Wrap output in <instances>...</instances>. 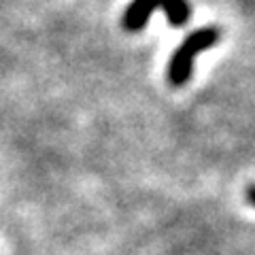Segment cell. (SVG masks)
Segmentation results:
<instances>
[{"label":"cell","instance_id":"6da1fadb","mask_svg":"<svg viewBox=\"0 0 255 255\" xmlns=\"http://www.w3.org/2000/svg\"><path fill=\"white\" fill-rule=\"evenodd\" d=\"M219 41V30L217 28H200L194 30L191 34H187V38L183 41L177 51L172 53V58L168 62V81L174 87L185 85L191 73H194V60L200 51H206Z\"/></svg>","mask_w":255,"mask_h":255},{"label":"cell","instance_id":"7a4b0ae2","mask_svg":"<svg viewBox=\"0 0 255 255\" xmlns=\"http://www.w3.org/2000/svg\"><path fill=\"white\" fill-rule=\"evenodd\" d=\"M164 9L166 19L170 21V26L181 28L185 26L191 17V6L187 0H132L128 4V9L124 13V28L128 32H138L147 26V21L151 17V13Z\"/></svg>","mask_w":255,"mask_h":255},{"label":"cell","instance_id":"3957f363","mask_svg":"<svg viewBox=\"0 0 255 255\" xmlns=\"http://www.w3.org/2000/svg\"><path fill=\"white\" fill-rule=\"evenodd\" d=\"M247 200L255 206V185H251L249 189H247Z\"/></svg>","mask_w":255,"mask_h":255}]
</instances>
